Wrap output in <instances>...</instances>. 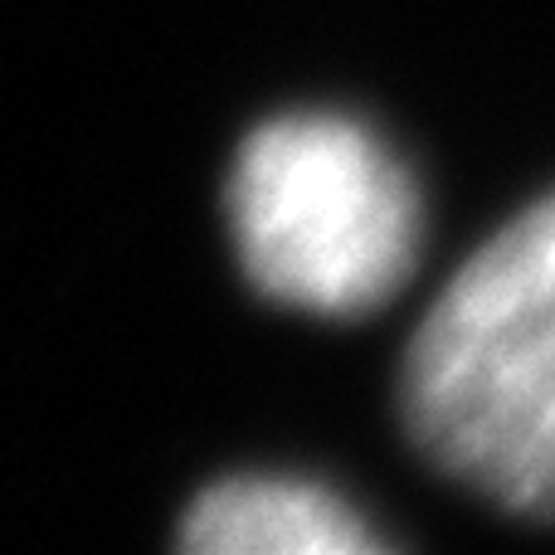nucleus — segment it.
<instances>
[{
    "mask_svg": "<svg viewBox=\"0 0 555 555\" xmlns=\"http://www.w3.org/2000/svg\"><path fill=\"white\" fill-rule=\"evenodd\" d=\"M404 420L434 468L527 521L555 488V205L502 224L434 302L404 361Z\"/></svg>",
    "mask_w": 555,
    "mask_h": 555,
    "instance_id": "f257e3e1",
    "label": "nucleus"
},
{
    "mask_svg": "<svg viewBox=\"0 0 555 555\" xmlns=\"http://www.w3.org/2000/svg\"><path fill=\"white\" fill-rule=\"evenodd\" d=\"M234 249L259 293L322 317H361L410 283L424 205L410 166L351 117L263 122L230 176Z\"/></svg>",
    "mask_w": 555,
    "mask_h": 555,
    "instance_id": "f03ea898",
    "label": "nucleus"
},
{
    "mask_svg": "<svg viewBox=\"0 0 555 555\" xmlns=\"http://www.w3.org/2000/svg\"><path fill=\"white\" fill-rule=\"evenodd\" d=\"M195 555H380L385 541L336 492L297 478H234L185 512Z\"/></svg>",
    "mask_w": 555,
    "mask_h": 555,
    "instance_id": "7ed1b4c3",
    "label": "nucleus"
}]
</instances>
